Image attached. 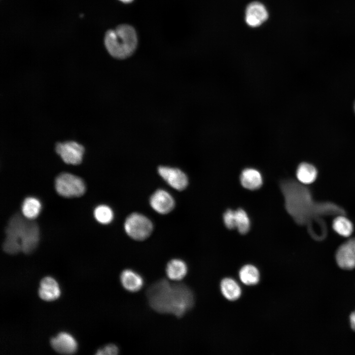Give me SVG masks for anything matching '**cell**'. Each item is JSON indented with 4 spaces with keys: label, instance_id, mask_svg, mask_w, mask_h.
I'll return each mask as SVG.
<instances>
[{
    "label": "cell",
    "instance_id": "cell-1",
    "mask_svg": "<svg viewBox=\"0 0 355 355\" xmlns=\"http://www.w3.org/2000/svg\"><path fill=\"white\" fill-rule=\"evenodd\" d=\"M150 307L161 314H172L182 317L192 308L194 296L192 291L183 284H173L165 279L151 285L146 291Z\"/></svg>",
    "mask_w": 355,
    "mask_h": 355
},
{
    "label": "cell",
    "instance_id": "cell-2",
    "mask_svg": "<svg viewBox=\"0 0 355 355\" xmlns=\"http://www.w3.org/2000/svg\"><path fill=\"white\" fill-rule=\"evenodd\" d=\"M5 232L6 237L2 248L8 254H14L20 251L29 254L38 245L39 231L37 224L18 213L10 218Z\"/></svg>",
    "mask_w": 355,
    "mask_h": 355
},
{
    "label": "cell",
    "instance_id": "cell-3",
    "mask_svg": "<svg viewBox=\"0 0 355 355\" xmlns=\"http://www.w3.org/2000/svg\"><path fill=\"white\" fill-rule=\"evenodd\" d=\"M280 186L287 213L297 223H305L314 207L308 190L292 180L282 181Z\"/></svg>",
    "mask_w": 355,
    "mask_h": 355
},
{
    "label": "cell",
    "instance_id": "cell-4",
    "mask_svg": "<svg viewBox=\"0 0 355 355\" xmlns=\"http://www.w3.org/2000/svg\"><path fill=\"white\" fill-rule=\"evenodd\" d=\"M105 44L109 54L117 59L131 56L138 44L135 29L127 24H122L114 30L108 31L105 37Z\"/></svg>",
    "mask_w": 355,
    "mask_h": 355
},
{
    "label": "cell",
    "instance_id": "cell-5",
    "mask_svg": "<svg viewBox=\"0 0 355 355\" xmlns=\"http://www.w3.org/2000/svg\"><path fill=\"white\" fill-rule=\"evenodd\" d=\"M55 188L59 195L67 198L80 197L86 190L84 182L80 178L68 173H61L56 177Z\"/></svg>",
    "mask_w": 355,
    "mask_h": 355
},
{
    "label": "cell",
    "instance_id": "cell-6",
    "mask_svg": "<svg viewBox=\"0 0 355 355\" xmlns=\"http://www.w3.org/2000/svg\"><path fill=\"white\" fill-rule=\"evenodd\" d=\"M127 234L138 241L146 239L151 234L153 226L151 221L146 216L138 213H133L127 217L124 224Z\"/></svg>",
    "mask_w": 355,
    "mask_h": 355
},
{
    "label": "cell",
    "instance_id": "cell-7",
    "mask_svg": "<svg viewBox=\"0 0 355 355\" xmlns=\"http://www.w3.org/2000/svg\"><path fill=\"white\" fill-rule=\"evenodd\" d=\"M55 150L67 164L78 165L82 161L84 148L75 142H58L56 145Z\"/></svg>",
    "mask_w": 355,
    "mask_h": 355
},
{
    "label": "cell",
    "instance_id": "cell-8",
    "mask_svg": "<svg viewBox=\"0 0 355 355\" xmlns=\"http://www.w3.org/2000/svg\"><path fill=\"white\" fill-rule=\"evenodd\" d=\"M336 259L338 266L343 269L355 268V238L349 240L338 248Z\"/></svg>",
    "mask_w": 355,
    "mask_h": 355
},
{
    "label": "cell",
    "instance_id": "cell-9",
    "mask_svg": "<svg viewBox=\"0 0 355 355\" xmlns=\"http://www.w3.org/2000/svg\"><path fill=\"white\" fill-rule=\"evenodd\" d=\"M268 16L266 7L258 1L249 3L245 10V21L248 26L252 28L261 25L267 20Z\"/></svg>",
    "mask_w": 355,
    "mask_h": 355
},
{
    "label": "cell",
    "instance_id": "cell-10",
    "mask_svg": "<svg viewBox=\"0 0 355 355\" xmlns=\"http://www.w3.org/2000/svg\"><path fill=\"white\" fill-rule=\"evenodd\" d=\"M158 173L170 186L177 190H182L187 186V176L178 169L160 166Z\"/></svg>",
    "mask_w": 355,
    "mask_h": 355
},
{
    "label": "cell",
    "instance_id": "cell-11",
    "mask_svg": "<svg viewBox=\"0 0 355 355\" xmlns=\"http://www.w3.org/2000/svg\"><path fill=\"white\" fill-rule=\"evenodd\" d=\"M150 204L157 212L166 214L174 208L175 202L172 197L164 190H158L151 196Z\"/></svg>",
    "mask_w": 355,
    "mask_h": 355
},
{
    "label": "cell",
    "instance_id": "cell-12",
    "mask_svg": "<svg viewBox=\"0 0 355 355\" xmlns=\"http://www.w3.org/2000/svg\"><path fill=\"white\" fill-rule=\"evenodd\" d=\"M52 347L57 352L62 354H72L77 349V343L70 334L62 332L56 337L51 338Z\"/></svg>",
    "mask_w": 355,
    "mask_h": 355
},
{
    "label": "cell",
    "instance_id": "cell-13",
    "mask_svg": "<svg viewBox=\"0 0 355 355\" xmlns=\"http://www.w3.org/2000/svg\"><path fill=\"white\" fill-rule=\"evenodd\" d=\"M120 279L123 287L129 292L139 291L144 284L142 277L138 272L130 269H125L121 272Z\"/></svg>",
    "mask_w": 355,
    "mask_h": 355
},
{
    "label": "cell",
    "instance_id": "cell-14",
    "mask_svg": "<svg viewBox=\"0 0 355 355\" xmlns=\"http://www.w3.org/2000/svg\"><path fill=\"white\" fill-rule=\"evenodd\" d=\"M38 294L42 299L49 301L57 299L60 295V290L56 281L50 277L43 278L40 282Z\"/></svg>",
    "mask_w": 355,
    "mask_h": 355
},
{
    "label": "cell",
    "instance_id": "cell-15",
    "mask_svg": "<svg viewBox=\"0 0 355 355\" xmlns=\"http://www.w3.org/2000/svg\"><path fill=\"white\" fill-rule=\"evenodd\" d=\"M240 181L244 187L251 190L259 189L263 183L260 173L253 168L244 169L241 173Z\"/></svg>",
    "mask_w": 355,
    "mask_h": 355
},
{
    "label": "cell",
    "instance_id": "cell-16",
    "mask_svg": "<svg viewBox=\"0 0 355 355\" xmlns=\"http://www.w3.org/2000/svg\"><path fill=\"white\" fill-rule=\"evenodd\" d=\"M220 288L223 297L229 301L237 300L241 296L242 290L240 285L231 278L223 279L220 282Z\"/></svg>",
    "mask_w": 355,
    "mask_h": 355
},
{
    "label": "cell",
    "instance_id": "cell-17",
    "mask_svg": "<svg viewBox=\"0 0 355 355\" xmlns=\"http://www.w3.org/2000/svg\"><path fill=\"white\" fill-rule=\"evenodd\" d=\"M188 268L186 263L179 259H174L170 260L166 268L168 277L175 281H179L186 276Z\"/></svg>",
    "mask_w": 355,
    "mask_h": 355
},
{
    "label": "cell",
    "instance_id": "cell-18",
    "mask_svg": "<svg viewBox=\"0 0 355 355\" xmlns=\"http://www.w3.org/2000/svg\"><path fill=\"white\" fill-rule=\"evenodd\" d=\"M239 277L243 284L246 285H256L260 280V273L258 269L251 264L244 265L239 272Z\"/></svg>",
    "mask_w": 355,
    "mask_h": 355
},
{
    "label": "cell",
    "instance_id": "cell-19",
    "mask_svg": "<svg viewBox=\"0 0 355 355\" xmlns=\"http://www.w3.org/2000/svg\"><path fill=\"white\" fill-rule=\"evenodd\" d=\"M317 171L315 167L307 163H302L298 167L296 177L298 180L303 184H309L316 178Z\"/></svg>",
    "mask_w": 355,
    "mask_h": 355
},
{
    "label": "cell",
    "instance_id": "cell-20",
    "mask_svg": "<svg viewBox=\"0 0 355 355\" xmlns=\"http://www.w3.org/2000/svg\"><path fill=\"white\" fill-rule=\"evenodd\" d=\"M40 209V201L33 197L26 198L22 205V212L23 215L25 217L31 220L38 216Z\"/></svg>",
    "mask_w": 355,
    "mask_h": 355
},
{
    "label": "cell",
    "instance_id": "cell-21",
    "mask_svg": "<svg viewBox=\"0 0 355 355\" xmlns=\"http://www.w3.org/2000/svg\"><path fill=\"white\" fill-rule=\"evenodd\" d=\"M333 228L337 233L345 237L350 236L353 230L352 222L343 216H339L334 219Z\"/></svg>",
    "mask_w": 355,
    "mask_h": 355
},
{
    "label": "cell",
    "instance_id": "cell-22",
    "mask_svg": "<svg viewBox=\"0 0 355 355\" xmlns=\"http://www.w3.org/2000/svg\"><path fill=\"white\" fill-rule=\"evenodd\" d=\"M235 212L236 228L240 233L245 234L250 228V220L247 213L242 209H239Z\"/></svg>",
    "mask_w": 355,
    "mask_h": 355
},
{
    "label": "cell",
    "instance_id": "cell-23",
    "mask_svg": "<svg viewBox=\"0 0 355 355\" xmlns=\"http://www.w3.org/2000/svg\"><path fill=\"white\" fill-rule=\"evenodd\" d=\"M96 219L102 224H108L113 219V214L111 209L106 205H100L94 210Z\"/></svg>",
    "mask_w": 355,
    "mask_h": 355
},
{
    "label": "cell",
    "instance_id": "cell-24",
    "mask_svg": "<svg viewBox=\"0 0 355 355\" xmlns=\"http://www.w3.org/2000/svg\"><path fill=\"white\" fill-rule=\"evenodd\" d=\"M223 219L225 225L228 229H233L236 228L235 211L227 210L223 214Z\"/></svg>",
    "mask_w": 355,
    "mask_h": 355
},
{
    "label": "cell",
    "instance_id": "cell-25",
    "mask_svg": "<svg viewBox=\"0 0 355 355\" xmlns=\"http://www.w3.org/2000/svg\"><path fill=\"white\" fill-rule=\"evenodd\" d=\"M119 349L118 347L112 344L107 345L104 347L99 349L96 355H114L118 354Z\"/></svg>",
    "mask_w": 355,
    "mask_h": 355
},
{
    "label": "cell",
    "instance_id": "cell-26",
    "mask_svg": "<svg viewBox=\"0 0 355 355\" xmlns=\"http://www.w3.org/2000/svg\"><path fill=\"white\" fill-rule=\"evenodd\" d=\"M350 321L352 328L355 331V311L351 314Z\"/></svg>",
    "mask_w": 355,
    "mask_h": 355
},
{
    "label": "cell",
    "instance_id": "cell-27",
    "mask_svg": "<svg viewBox=\"0 0 355 355\" xmlns=\"http://www.w3.org/2000/svg\"><path fill=\"white\" fill-rule=\"evenodd\" d=\"M119 0L124 3H130V2H132L133 0Z\"/></svg>",
    "mask_w": 355,
    "mask_h": 355
},
{
    "label": "cell",
    "instance_id": "cell-28",
    "mask_svg": "<svg viewBox=\"0 0 355 355\" xmlns=\"http://www.w3.org/2000/svg\"><path fill=\"white\" fill-rule=\"evenodd\" d=\"M354 108H355V105H354Z\"/></svg>",
    "mask_w": 355,
    "mask_h": 355
}]
</instances>
